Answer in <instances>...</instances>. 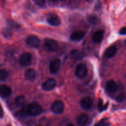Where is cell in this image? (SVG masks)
Instances as JSON below:
<instances>
[{
    "label": "cell",
    "instance_id": "obj_1",
    "mask_svg": "<svg viewBox=\"0 0 126 126\" xmlns=\"http://www.w3.org/2000/svg\"><path fill=\"white\" fill-rule=\"evenodd\" d=\"M27 116H37L43 112L42 107L37 103H32L25 107Z\"/></svg>",
    "mask_w": 126,
    "mask_h": 126
},
{
    "label": "cell",
    "instance_id": "obj_2",
    "mask_svg": "<svg viewBox=\"0 0 126 126\" xmlns=\"http://www.w3.org/2000/svg\"><path fill=\"white\" fill-rule=\"evenodd\" d=\"M51 110L52 112L56 114H61L64 112V105L63 101H60V100H56L52 104Z\"/></svg>",
    "mask_w": 126,
    "mask_h": 126
},
{
    "label": "cell",
    "instance_id": "obj_3",
    "mask_svg": "<svg viewBox=\"0 0 126 126\" xmlns=\"http://www.w3.org/2000/svg\"><path fill=\"white\" fill-rule=\"evenodd\" d=\"M27 45L28 47L32 48H39L40 45V41L39 38L35 35H30L27 38Z\"/></svg>",
    "mask_w": 126,
    "mask_h": 126
},
{
    "label": "cell",
    "instance_id": "obj_4",
    "mask_svg": "<svg viewBox=\"0 0 126 126\" xmlns=\"http://www.w3.org/2000/svg\"><path fill=\"white\" fill-rule=\"evenodd\" d=\"M44 47L47 50L54 52L58 50V44L56 41L53 39H47L45 42Z\"/></svg>",
    "mask_w": 126,
    "mask_h": 126
},
{
    "label": "cell",
    "instance_id": "obj_5",
    "mask_svg": "<svg viewBox=\"0 0 126 126\" xmlns=\"http://www.w3.org/2000/svg\"><path fill=\"white\" fill-rule=\"evenodd\" d=\"M61 62L58 58L52 59L49 63V71L51 74H56L59 71L60 69Z\"/></svg>",
    "mask_w": 126,
    "mask_h": 126
},
{
    "label": "cell",
    "instance_id": "obj_6",
    "mask_svg": "<svg viewBox=\"0 0 126 126\" xmlns=\"http://www.w3.org/2000/svg\"><path fill=\"white\" fill-rule=\"evenodd\" d=\"M32 56L30 53H25L19 58V64L22 66H27L31 64Z\"/></svg>",
    "mask_w": 126,
    "mask_h": 126
},
{
    "label": "cell",
    "instance_id": "obj_7",
    "mask_svg": "<svg viewBox=\"0 0 126 126\" xmlns=\"http://www.w3.org/2000/svg\"><path fill=\"white\" fill-rule=\"evenodd\" d=\"M87 74V67L84 64H79L76 67V75L79 78H83Z\"/></svg>",
    "mask_w": 126,
    "mask_h": 126
},
{
    "label": "cell",
    "instance_id": "obj_8",
    "mask_svg": "<svg viewBox=\"0 0 126 126\" xmlns=\"http://www.w3.org/2000/svg\"><path fill=\"white\" fill-rule=\"evenodd\" d=\"M56 85L55 79L53 78H49L47 79L42 84V89L45 91H50L54 89Z\"/></svg>",
    "mask_w": 126,
    "mask_h": 126
},
{
    "label": "cell",
    "instance_id": "obj_9",
    "mask_svg": "<svg viewBox=\"0 0 126 126\" xmlns=\"http://www.w3.org/2000/svg\"><path fill=\"white\" fill-rule=\"evenodd\" d=\"M93 105V100L89 96L83 97L80 101V106L85 110H88L92 108Z\"/></svg>",
    "mask_w": 126,
    "mask_h": 126
},
{
    "label": "cell",
    "instance_id": "obj_10",
    "mask_svg": "<svg viewBox=\"0 0 126 126\" xmlns=\"http://www.w3.org/2000/svg\"><path fill=\"white\" fill-rule=\"evenodd\" d=\"M47 22L49 25L52 26H59L61 24V19L59 17L54 14H51L49 15L47 18Z\"/></svg>",
    "mask_w": 126,
    "mask_h": 126
},
{
    "label": "cell",
    "instance_id": "obj_11",
    "mask_svg": "<svg viewBox=\"0 0 126 126\" xmlns=\"http://www.w3.org/2000/svg\"><path fill=\"white\" fill-rule=\"evenodd\" d=\"M11 88L6 85H0V96L3 98H7L11 94Z\"/></svg>",
    "mask_w": 126,
    "mask_h": 126
},
{
    "label": "cell",
    "instance_id": "obj_12",
    "mask_svg": "<svg viewBox=\"0 0 126 126\" xmlns=\"http://www.w3.org/2000/svg\"><path fill=\"white\" fill-rule=\"evenodd\" d=\"M85 35V32L83 30H76L72 32L71 35V39L72 41H80L83 39Z\"/></svg>",
    "mask_w": 126,
    "mask_h": 126
},
{
    "label": "cell",
    "instance_id": "obj_13",
    "mask_svg": "<svg viewBox=\"0 0 126 126\" xmlns=\"http://www.w3.org/2000/svg\"><path fill=\"white\" fill-rule=\"evenodd\" d=\"M104 38V31L103 30H99L95 32L92 36V40L96 43H100L102 42Z\"/></svg>",
    "mask_w": 126,
    "mask_h": 126
},
{
    "label": "cell",
    "instance_id": "obj_14",
    "mask_svg": "<svg viewBox=\"0 0 126 126\" xmlns=\"http://www.w3.org/2000/svg\"><path fill=\"white\" fill-rule=\"evenodd\" d=\"M106 90L110 93H114L117 91V85L115 81L113 80H110L108 81L106 85Z\"/></svg>",
    "mask_w": 126,
    "mask_h": 126
},
{
    "label": "cell",
    "instance_id": "obj_15",
    "mask_svg": "<svg viewBox=\"0 0 126 126\" xmlns=\"http://www.w3.org/2000/svg\"><path fill=\"white\" fill-rule=\"evenodd\" d=\"M116 53H117V48H116V46L112 45L111 47H108L105 50L104 56L107 58H111L113 57L116 54Z\"/></svg>",
    "mask_w": 126,
    "mask_h": 126
},
{
    "label": "cell",
    "instance_id": "obj_16",
    "mask_svg": "<svg viewBox=\"0 0 126 126\" xmlns=\"http://www.w3.org/2000/svg\"><path fill=\"white\" fill-rule=\"evenodd\" d=\"M70 56L72 59H76V60H79L83 57V52L80 51L78 49H74V50L71 51Z\"/></svg>",
    "mask_w": 126,
    "mask_h": 126
},
{
    "label": "cell",
    "instance_id": "obj_17",
    "mask_svg": "<svg viewBox=\"0 0 126 126\" xmlns=\"http://www.w3.org/2000/svg\"><path fill=\"white\" fill-rule=\"evenodd\" d=\"M88 121V116L85 114H82L78 116L77 119V122L79 126H84Z\"/></svg>",
    "mask_w": 126,
    "mask_h": 126
},
{
    "label": "cell",
    "instance_id": "obj_18",
    "mask_svg": "<svg viewBox=\"0 0 126 126\" xmlns=\"http://www.w3.org/2000/svg\"><path fill=\"white\" fill-rule=\"evenodd\" d=\"M24 76L26 79L29 80H33L35 77V71L33 69H28L25 72Z\"/></svg>",
    "mask_w": 126,
    "mask_h": 126
},
{
    "label": "cell",
    "instance_id": "obj_19",
    "mask_svg": "<svg viewBox=\"0 0 126 126\" xmlns=\"http://www.w3.org/2000/svg\"><path fill=\"white\" fill-rule=\"evenodd\" d=\"M24 103H25V98L22 95L17 96L14 101V104L16 107H20V106H23Z\"/></svg>",
    "mask_w": 126,
    "mask_h": 126
},
{
    "label": "cell",
    "instance_id": "obj_20",
    "mask_svg": "<svg viewBox=\"0 0 126 126\" xmlns=\"http://www.w3.org/2000/svg\"><path fill=\"white\" fill-rule=\"evenodd\" d=\"M2 34H3V37H5L6 38H11L13 37V32H12L11 29V28H4L3 29V31H2Z\"/></svg>",
    "mask_w": 126,
    "mask_h": 126
},
{
    "label": "cell",
    "instance_id": "obj_21",
    "mask_svg": "<svg viewBox=\"0 0 126 126\" xmlns=\"http://www.w3.org/2000/svg\"><path fill=\"white\" fill-rule=\"evenodd\" d=\"M88 22L92 25H96L100 23V19L96 16H90L88 19Z\"/></svg>",
    "mask_w": 126,
    "mask_h": 126
},
{
    "label": "cell",
    "instance_id": "obj_22",
    "mask_svg": "<svg viewBox=\"0 0 126 126\" xmlns=\"http://www.w3.org/2000/svg\"><path fill=\"white\" fill-rule=\"evenodd\" d=\"M110 123L108 119H103L97 122L96 124H94V126H110Z\"/></svg>",
    "mask_w": 126,
    "mask_h": 126
},
{
    "label": "cell",
    "instance_id": "obj_23",
    "mask_svg": "<svg viewBox=\"0 0 126 126\" xmlns=\"http://www.w3.org/2000/svg\"><path fill=\"white\" fill-rule=\"evenodd\" d=\"M8 72L4 69L0 70V81L4 80L8 77Z\"/></svg>",
    "mask_w": 126,
    "mask_h": 126
},
{
    "label": "cell",
    "instance_id": "obj_24",
    "mask_svg": "<svg viewBox=\"0 0 126 126\" xmlns=\"http://www.w3.org/2000/svg\"><path fill=\"white\" fill-rule=\"evenodd\" d=\"M33 2L40 7H43L45 5L46 1L45 0H33Z\"/></svg>",
    "mask_w": 126,
    "mask_h": 126
},
{
    "label": "cell",
    "instance_id": "obj_25",
    "mask_svg": "<svg viewBox=\"0 0 126 126\" xmlns=\"http://www.w3.org/2000/svg\"><path fill=\"white\" fill-rule=\"evenodd\" d=\"M101 5H102V4H101V2L100 1H97V3L95 4V6H94V9L96 11L100 10L101 8Z\"/></svg>",
    "mask_w": 126,
    "mask_h": 126
},
{
    "label": "cell",
    "instance_id": "obj_26",
    "mask_svg": "<svg viewBox=\"0 0 126 126\" xmlns=\"http://www.w3.org/2000/svg\"><path fill=\"white\" fill-rule=\"evenodd\" d=\"M9 25L13 28H16V27H19L18 26L17 24H16V23H15L14 22H13V21H9Z\"/></svg>",
    "mask_w": 126,
    "mask_h": 126
},
{
    "label": "cell",
    "instance_id": "obj_27",
    "mask_svg": "<svg viewBox=\"0 0 126 126\" xmlns=\"http://www.w3.org/2000/svg\"><path fill=\"white\" fill-rule=\"evenodd\" d=\"M119 33L121 35H126V27H124L120 30Z\"/></svg>",
    "mask_w": 126,
    "mask_h": 126
},
{
    "label": "cell",
    "instance_id": "obj_28",
    "mask_svg": "<svg viewBox=\"0 0 126 126\" xmlns=\"http://www.w3.org/2000/svg\"><path fill=\"white\" fill-rule=\"evenodd\" d=\"M3 115H4V112H3V108H2V106L0 104V118H2L3 117Z\"/></svg>",
    "mask_w": 126,
    "mask_h": 126
},
{
    "label": "cell",
    "instance_id": "obj_29",
    "mask_svg": "<svg viewBox=\"0 0 126 126\" xmlns=\"http://www.w3.org/2000/svg\"><path fill=\"white\" fill-rule=\"evenodd\" d=\"M51 2H53V3H55V2L58 1V0H49Z\"/></svg>",
    "mask_w": 126,
    "mask_h": 126
},
{
    "label": "cell",
    "instance_id": "obj_30",
    "mask_svg": "<svg viewBox=\"0 0 126 126\" xmlns=\"http://www.w3.org/2000/svg\"><path fill=\"white\" fill-rule=\"evenodd\" d=\"M85 1H87V2H89V3H91V2L93 1L94 0H85Z\"/></svg>",
    "mask_w": 126,
    "mask_h": 126
},
{
    "label": "cell",
    "instance_id": "obj_31",
    "mask_svg": "<svg viewBox=\"0 0 126 126\" xmlns=\"http://www.w3.org/2000/svg\"><path fill=\"white\" fill-rule=\"evenodd\" d=\"M67 126H74V125H72V124H69Z\"/></svg>",
    "mask_w": 126,
    "mask_h": 126
},
{
    "label": "cell",
    "instance_id": "obj_32",
    "mask_svg": "<svg viewBox=\"0 0 126 126\" xmlns=\"http://www.w3.org/2000/svg\"></svg>",
    "mask_w": 126,
    "mask_h": 126
}]
</instances>
